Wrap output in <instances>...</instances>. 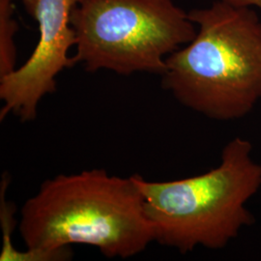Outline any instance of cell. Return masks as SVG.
Masks as SVG:
<instances>
[{
  "mask_svg": "<svg viewBox=\"0 0 261 261\" xmlns=\"http://www.w3.org/2000/svg\"><path fill=\"white\" fill-rule=\"evenodd\" d=\"M80 0H20L38 23L39 41L28 60L0 79V120L13 114L21 122L35 120L38 106L56 92V76L75 65L69 56L76 38L71 16Z\"/></svg>",
  "mask_w": 261,
  "mask_h": 261,
  "instance_id": "obj_5",
  "label": "cell"
},
{
  "mask_svg": "<svg viewBox=\"0 0 261 261\" xmlns=\"http://www.w3.org/2000/svg\"><path fill=\"white\" fill-rule=\"evenodd\" d=\"M74 59L87 72L162 75L166 59L196 37L173 0H80L71 16Z\"/></svg>",
  "mask_w": 261,
  "mask_h": 261,
  "instance_id": "obj_4",
  "label": "cell"
},
{
  "mask_svg": "<svg viewBox=\"0 0 261 261\" xmlns=\"http://www.w3.org/2000/svg\"><path fill=\"white\" fill-rule=\"evenodd\" d=\"M19 233L27 250L71 245L97 248L109 258H130L154 242L134 175L88 169L47 179L22 206Z\"/></svg>",
  "mask_w": 261,
  "mask_h": 261,
  "instance_id": "obj_1",
  "label": "cell"
},
{
  "mask_svg": "<svg viewBox=\"0 0 261 261\" xmlns=\"http://www.w3.org/2000/svg\"><path fill=\"white\" fill-rule=\"evenodd\" d=\"M249 140L235 138L217 168L194 177L166 182L134 174L143 197L154 242L181 253L200 246L221 250L253 222L246 207L261 187V165Z\"/></svg>",
  "mask_w": 261,
  "mask_h": 261,
  "instance_id": "obj_3",
  "label": "cell"
},
{
  "mask_svg": "<svg viewBox=\"0 0 261 261\" xmlns=\"http://www.w3.org/2000/svg\"><path fill=\"white\" fill-rule=\"evenodd\" d=\"M196 37L166 59L162 86L219 121L242 118L261 99V20L252 7L217 1L192 10Z\"/></svg>",
  "mask_w": 261,
  "mask_h": 261,
  "instance_id": "obj_2",
  "label": "cell"
},
{
  "mask_svg": "<svg viewBox=\"0 0 261 261\" xmlns=\"http://www.w3.org/2000/svg\"><path fill=\"white\" fill-rule=\"evenodd\" d=\"M13 0H0V79L16 69L15 35L19 24L14 19Z\"/></svg>",
  "mask_w": 261,
  "mask_h": 261,
  "instance_id": "obj_6",
  "label": "cell"
},
{
  "mask_svg": "<svg viewBox=\"0 0 261 261\" xmlns=\"http://www.w3.org/2000/svg\"><path fill=\"white\" fill-rule=\"evenodd\" d=\"M234 7H257L261 10V0H221Z\"/></svg>",
  "mask_w": 261,
  "mask_h": 261,
  "instance_id": "obj_7",
  "label": "cell"
}]
</instances>
